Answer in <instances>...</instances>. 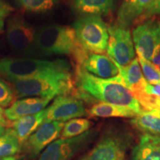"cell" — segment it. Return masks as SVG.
Masks as SVG:
<instances>
[{"mask_svg": "<svg viewBox=\"0 0 160 160\" xmlns=\"http://www.w3.org/2000/svg\"><path fill=\"white\" fill-rule=\"evenodd\" d=\"M5 111L2 108L0 107V136H2L6 131L7 127V120H6Z\"/></svg>", "mask_w": 160, "mask_h": 160, "instance_id": "29", "label": "cell"}, {"mask_svg": "<svg viewBox=\"0 0 160 160\" xmlns=\"http://www.w3.org/2000/svg\"><path fill=\"white\" fill-rule=\"evenodd\" d=\"M12 7L4 0H0V31L4 29L6 18L11 14Z\"/></svg>", "mask_w": 160, "mask_h": 160, "instance_id": "28", "label": "cell"}, {"mask_svg": "<svg viewBox=\"0 0 160 160\" xmlns=\"http://www.w3.org/2000/svg\"><path fill=\"white\" fill-rule=\"evenodd\" d=\"M151 62L153 64L155 68L160 73V49L157 51V53L152 58Z\"/></svg>", "mask_w": 160, "mask_h": 160, "instance_id": "30", "label": "cell"}, {"mask_svg": "<svg viewBox=\"0 0 160 160\" xmlns=\"http://www.w3.org/2000/svg\"><path fill=\"white\" fill-rule=\"evenodd\" d=\"M21 143L15 135L13 129H8L0 136V158L11 157L19 153Z\"/></svg>", "mask_w": 160, "mask_h": 160, "instance_id": "22", "label": "cell"}, {"mask_svg": "<svg viewBox=\"0 0 160 160\" xmlns=\"http://www.w3.org/2000/svg\"><path fill=\"white\" fill-rule=\"evenodd\" d=\"M107 53L115 62L128 65L135 58V48L131 31L128 27L116 23L108 27Z\"/></svg>", "mask_w": 160, "mask_h": 160, "instance_id": "7", "label": "cell"}, {"mask_svg": "<svg viewBox=\"0 0 160 160\" xmlns=\"http://www.w3.org/2000/svg\"><path fill=\"white\" fill-rule=\"evenodd\" d=\"M71 70V64L62 59L53 61L33 58H3L0 59V74L10 81Z\"/></svg>", "mask_w": 160, "mask_h": 160, "instance_id": "4", "label": "cell"}, {"mask_svg": "<svg viewBox=\"0 0 160 160\" xmlns=\"http://www.w3.org/2000/svg\"><path fill=\"white\" fill-rule=\"evenodd\" d=\"M131 160H160V136H142L132 150Z\"/></svg>", "mask_w": 160, "mask_h": 160, "instance_id": "17", "label": "cell"}, {"mask_svg": "<svg viewBox=\"0 0 160 160\" xmlns=\"http://www.w3.org/2000/svg\"><path fill=\"white\" fill-rule=\"evenodd\" d=\"M45 109L36 114L26 116L16 120L13 124V131L21 145L45 122Z\"/></svg>", "mask_w": 160, "mask_h": 160, "instance_id": "19", "label": "cell"}, {"mask_svg": "<svg viewBox=\"0 0 160 160\" xmlns=\"http://www.w3.org/2000/svg\"><path fill=\"white\" fill-rule=\"evenodd\" d=\"M25 11L32 13H45L54 8L59 0H17Z\"/></svg>", "mask_w": 160, "mask_h": 160, "instance_id": "24", "label": "cell"}, {"mask_svg": "<svg viewBox=\"0 0 160 160\" xmlns=\"http://www.w3.org/2000/svg\"><path fill=\"white\" fill-rule=\"evenodd\" d=\"M14 93L10 86L0 79V107L5 108L13 102Z\"/></svg>", "mask_w": 160, "mask_h": 160, "instance_id": "26", "label": "cell"}, {"mask_svg": "<svg viewBox=\"0 0 160 160\" xmlns=\"http://www.w3.org/2000/svg\"><path fill=\"white\" fill-rule=\"evenodd\" d=\"M132 39L137 55L151 61L160 49V21L153 17L143 21L133 29Z\"/></svg>", "mask_w": 160, "mask_h": 160, "instance_id": "6", "label": "cell"}, {"mask_svg": "<svg viewBox=\"0 0 160 160\" xmlns=\"http://www.w3.org/2000/svg\"><path fill=\"white\" fill-rule=\"evenodd\" d=\"M85 115L86 109L81 99L71 95H60L45 108V122H65Z\"/></svg>", "mask_w": 160, "mask_h": 160, "instance_id": "11", "label": "cell"}, {"mask_svg": "<svg viewBox=\"0 0 160 160\" xmlns=\"http://www.w3.org/2000/svg\"><path fill=\"white\" fill-rule=\"evenodd\" d=\"M73 9L83 16H107L116 7V0H73Z\"/></svg>", "mask_w": 160, "mask_h": 160, "instance_id": "18", "label": "cell"}, {"mask_svg": "<svg viewBox=\"0 0 160 160\" xmlns=\"http://www.w3.org/2000/svg\"><path fill=\"white\" fill-rule=\"evenodd\" d=\"M83 69L95 77L110 79L119 74L117 64L109 56L88 53L80 65Z\"/></svg>", "mask_w": 160, "mask_h": 160, "instance_id": "13", "label": "cell"}, {"mask_svg": "<svg viewBox=\"0 0 160 160\" xmlns=\"http://www.w3.org/2000/svg\"><path fill=\"white\" fill-rule=\"evenodd\" d=\"M131 125L145 134L160 136V111L144 110L131 120Z\"/></svg>", "mask_w": 160, "mask_h": 160, "instance_id": "20", "label": "cell"}, {"mask_svg": "<svg viewBox=\"0 0 160 160\" xmlns=\"http://www.w3.org/2000/svg\"><path fill=\"white\" fill-rule=\"evenodd\" d=\"M117 66L119 75L122 79V85L129 90L133 96L145 91L148 82L142 74L137 58H134L128 65L122 66L117 64Z\"/></svg>", "mask_w": 160, "mask_h": 160, "instance_id": "15", "label": "cell"}, {"mask_svg": "<svg viewBox=\"0 0 160 160\" xmlns=\"http://www.w3.org/2000/svg\"><path fill=\"white\" fill-rule=\"evenodd\" d=\"M65 123L62 122H44L24 142V150L31 157H36L45 148L61 135Z\"/></svg>", "mask_w": 160, "mask_h": 160, "instance_id": "12", "label": "cell"}, {"mask_svg": "<svg viewBox=\"0 0 160 160\" xmlns=\"http://www.w3.org/2000/svg\"><path fill=\"white\" fill-rule=\"evenodd\" d=\"M152 2L153 0H122L117 12V24L128 28L140 19Z\"/></svg>", "mask_w": 160, "mask_h": 160, "instance_id": "16", "label": "cell"}, {"mask_svg": "<svg viewBox=\"0 0 160 160\" xmlns=\"http://www.w3.org/2000/svg\"><path fill=\"white\" fill-rule=\"evenodd\" d=\"M137 59L143 72V76L148 83L151 85H159L160 84V73L155 68L151 61L145 59V58L139 57Z\"/></svg>", "mask_w": 160, "mask_h": 160, "instance_id": "25", "label": "cell"}, {"mask_svg": "<svg viewBox=\"0 0 160 160\" xmlns=\"http://www.w3.org/2000/svg\"><path fill=\"white\" fill-rule=\"evenodd\" d=\"M76 36L82 48L90 53L102 54L107 50L108 28L98 16H82L73 24Z\"/></svg>", "mask_w": 160, "mask_h": 160, "instance_id": "5", "label": "cell"}, {"mask_svg": "<svg viewBox=\"0 0 160 160\" xmlns=\"http://www.w3.org/2000/svg\"><path fill=\"white\" fill-rule=\"evenodd\" d=\"M75 83L81 98H93L102 102L125 106L133 109L138 114L143 111L131 92L117 82L115 77L102 79L77 65Z\"/></svg>", "mask_w": 160, "mask_h": 160, "instance_id": "1", "label": "cell"}, {"mask_svg": "<svg viewBox=\"0 0 160 160\" xmlns=\"http://www.w3.org/2000/svg\"><path fill=\"white\" fill-rule=\"evenodd\" d=\"M11 82L19 98L28 97L53 99L60 95H69L74 88L72 70L26 79H12Z\"/></svg>", "mask_w": 160, "mask_h": 160, "instance_id": "2", "label": "cell"}, {"mask_svg": "<svg viewBox=\"0 0 160 160\" xmlns=\"http://www.w3.org/2000/svg\"><path fill=\"white\" fill-rule=\"evenodd\" d=\"M37 49L46 55H70L80 65L88 52L78 42L73 28L52 25L40 28L37 33Z\"/></svg>", "mask_w": 160, "mask_h": 160, "instance_id": "3", "label": "cell"}, {"mask_svg": "<svg viewBox=\"0 0 160 160\" xmlns=\"http://www.w3.org/2000/svg\"><path fill=\"white\" fill-rule=\"evenodd\" d=\"M89 114L96 117H125L133 118L138 113L133 109L125 106L102 102L95 104L89 111Z\"/></svg>", "mask_w": 160, "mask_h": 160, "instance_id": "21", "label": "cell"}, {"mask_svg": "<svg viewBox=\"0 0 160 160\" xmlns=\"http://www.w3.org/2000/svg\"><path fill=\"white\" fill-rule=\"evenodd\" d=\"M94 136L93 131L69 139H59L50 144L39 160H70L88 144Z\"/></svg>", "mask_w": 160, "mask_h": 160, "instance_id": "9", "label": "cell"}, {"mask_svg": "<svg viewBox=\"0 0 160 160\" xmlns=\"http://www.w3.org/2000/svg\"><path fill=\"white\" fill-rule=\"evenodd\" d=\"M51 99L28 97L17 100L5 110V117L11 121H16L26 116L36 114L45 109Z\"/></svg>", "mask_w": 160, "mask_h": 160, "instance_id": "14", "label": "cell"}, {"mask_svg": "<svg viewBox=\"0 0 160 160\" xmlns=\"http://www.w3.org/2000/svg\"><path fill=\"white\" fill-rule=\"evenodd\" d=\"M0 160H20V158L16 156H11V157L0 158Z\"/></svg>", "mask_w": 160, "mask_h": 160, "instance_id": "31", "label": "cell"}, {"mask_svg": "<svg viewBox=\"0 0 160 160\" xmlns=\"http://www.w3.org/2000/svg\"><path fill=\"white\" fill-rule=\"evenodd\" d=\"M91 125V122L87 119L76 118L71 119L68 122L65 123L60 136L62 139L76 137L89 131Z\"/></svg>", "mask_w": 160, "mask_h": 160, "instance_id": "23", "label": "cell"}, {"mask_svg": "<svg viewBox=\"0 0 160 160\" xmlns=\"http://www.w3.org/2000/svg\"><path fill=\"white\" fill-rule=\"evenodd\" d=\"M37 33L34 28L22 17H14L7 25V38L13 48L31 55L37 52Z\"/></svg>", "mask_w": 160, "mask_h": 160, "instance_id": "8", "label": "cell"}, {"mask_svg": "<svg viewBox=\"0 0 160 160\" xmlns=\"http://www.w3.org/2000/svg\"><path fill=\"white\" fill-rule=\"evenodd\" d=\"M160 13V0H153L148 8L145 10L144 13L140 17L139 20L145 21V20L149 19V18L153 17V16L159 14Z\"/></svg>", "mask_w": 160, "mask_h": 160, "instance_id": "27", "label": "cell"}, {"mask_svg": "<svg viewBox=\"0 0 160 160\" xmlns=\"http://www.w3.org/2000/svg\"><path fill=\"white\" fill-rule=\"evenodd\" d=\"M128 142L125 136L109 133L81 160H125Z\"/></svg>", "mask_w": 160, "mask_h": 160, "instance_id": "10", "label": "cell"}]
</instances>
